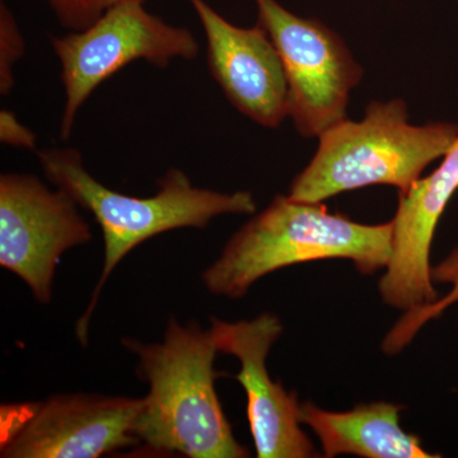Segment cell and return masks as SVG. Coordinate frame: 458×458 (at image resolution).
<instances>
[{
	"label": "cell",
	"instance_id": "obj_1",
	"mask_svg": "<svg viewBox=\"0 0 458 458\" xmlns=\"http://www.w3.org/2000/svg\"><path fill=\"white\" fill-rule=\"evenodd\" d=\"M146 379L137 437L146 450L190 458L249 456L234 438L216 391L212 331L171 318L162 343L125 339Z\"/></svg>",
	"mask_w": 458,
	"mask_h": 458
},
{
	"label": "cell",
	"instance_id": "obj_2",
	"mask_svg": "<svg viewBox=\"0 0 458 458\" xmlns=\"http://www.w3.org/2000/svg\"><path fill=\"white\" fill-rule=\"evenodd\" d=\"M393 256V222L361 225L322 203L278 195L242 225L204 271L210 293L245 297L267 274L302 262L345 259L361 274L386 269Z\"/></svg>",
	"mask_w": 458,
	"mask_h": 458
},
{
	"label": "cell",
	"instance_id": "obj_3",
	"mask_svg": "<svg viewBox=\"0 0 458 458\" xmlns=\"http://www.w3.org/2000/svg\"><path fill=\"white\" fill-rule=\"evenodd\" d=\"M38 157L47 179L92 214L104 236L105 261L101 276L86 312L75 327V334L83 345L89 342L90 318L102 289L114 267L135 247L165 232L203 229L216 216L252 214L256 210L251 192L225 194L197 188L188 174L177 168H171L158 180L157 194L140 198L102 185L86 170L82 155L74 148L42 149Z\"/></svg>",
	"mask_w": 458,
	"mask_h": 458
},
{
	"label": "cell",
	"instance_id": "obj_4",
	"mask_svg": "<svg viewBox=\"0 0 458 458\" xmlns=\"http://www.w3.org/2000/svg\"><path fill=\"white\" fill-rule=\"evenodd\" d=\"M318 152L292 183L289 197L322 203L342 192L388 185L406 194L428 165L458 138V125H411L403 99L370 102L361 122H342L319 135Z\"/></svg>",
	"mask_w": 458,
	"mask_h": 458
},
{
	"label": "cell",
	"instance_id": "obj_5",
	"mask_svg": "<svg viewBox=\"0 0 458 458\" xmlns=\"http://www.w3.org/2000/svg\"><path fill=\"white\" fill-rule=\"evenodd\" d=\"M62 66L64 108L60 138L68 140L84 102L123 66L144 60L167 68L174 60L198 56L197 38L185 27L170 25L131 0L108 8L86 29L51 38Z\"/></svg>",
	"mask_w": 458,
	"mask_h": 458
},
{
	"label": "cell",
	"instance_id": "obj_6",
	"mask_svg": "<svg viewBox=\"0 0 458 458\" xmlns=\"http://www.w3.org/2000/svg\"><path fill=\"white\" fill-rule=\"evenodd\" d=\"M143 399L60 394L0 406V457L98 458L140 445Z\"/></svg>",
	"mask_w": 458,
	"mask_h": 458
},
{
	"label": "cell",
	"instance_id": "obj_7",
	"mask_svg": "<svg viewBox=\"0 0 458 458\" xmlns=\"http://www.w3.org/2000/svg\"><path fill=\"white\" fill-rule=\"evenodd\" d=\"M259 22L269 32L284 65L289 116L302 137H319L346 119L349 95L363 77L337 33L295 16L276 0H255Z\"/></svg>",
	"mask_w": 458,
	"mask_h": 458
},
{
	"label": "cell",
	"instance_id": "obj_8",
	"mask_svg": "<svg viewBox=\"0 0 458 458\" xmlns=\"http://www.w3.org/2000/svg\"><path fill=\"white\" fill-rule=\"evenodd\" d=\"M78 207L32 174L0 177V265L22 279L38 303L51 301L62 255L92 240Z\"/></svg>",
	"mask_w": 458,
	"mask_h": 458
},
{
	"label": "cell",
	"instance_id": "obj_9",
	"mask_svg": "<svg viewBox=\"0 0 458 458\" xmlns=\"http://www.w3.org/2000/svg\"><path fill=\"white\" fill-rule=\"evenodd\" d=\"M218 352L240 361L236 379L245 388L247 419L259 458L318 457L315 445L301 429L297 393L274 382L267 369L271 346L283 334L278 316L265 312L254 319L225 322L212 319Z\"/></svg>",
	"mask_w": 458,
	"mask_h": 458
},
{
	"label": "cell",
	"instance_id": "obj_10",
	"mask_svg": "<svg viewBox=\"0 0 458 458\" xmlns=\"http://www.w3.org/2000/svg\"><path fill=\"white\" fill-rule=\"evenodd\" d=\"M207 38L210 73L240 113L265 128L289 116V93L282 57L269 32L258 25L234 26L205 0H189Z\"/></svg>",
	"mask_w": 458,
	"mask_h": 458
},
{
	"label": "cell",
	"instance_id": "obj_11",
	"mask_svg": "<svg viewBox=\"0 0 458 458\" xmlns=\"http://www.w3.org/2000/svg\"><path fill=\"white\" fill-rule=\"evenodd\" d=\"M458 190V138L442 164L400 195L393 221V256L379 280L382 301L403 311L438 300L430 250L437 225Z\"/></svg>",
	"mask_w": 458,
	"mask_h": 458
},
{
	"label": "cell",
	"instance_id": "obj_12",
	"mask_svg": "<svg viewBox=\"0 0 458 458\" xmlns=\"http://www.w3.org/2000/svg\"><path fill=\"white\" fill-rule=\"evenodd\" d=\"M403 405L391 403H361L349 411L319 409L301 403L300 420L321 442L325 457L354 454L364 458L441 457L424 450L420 439L400 427Z\"/></svg>",
	"mask_w": 458,
	"mask_h": 458
},
{
	"label": "cell",
	"instance_id": "obj_13",
	"mask_svg": "<svg viewBox=\"0 0 458 458\" xmlns=\"http://www.w3.org/2000/svg\"><path fill=\"white\" fill-rule=\"evenodd\" d=\"M432 279L434 283L450 284V292L432 303L405 311L403 318L388 331L382 343V351L386 354H399L414 340L424 325L439 318L448 307L458 302V247L452 250L447 258L443 259L438 265L432 267Z\"/></svg>",
	"mask_w": 458,
	"mask_h": 458
},
{
	"label": "cell",
	"instance_id": "obj_14",
	"mask_svg": "<svg viewBox=\"0 0 458 458\" xmlns=\"http://www.w3.org/2000/svg\"><path fill=\"white\" fill-rule=\"evenodd\" d=\"M26 53L25 38L7 5H0V93L8 96L14 86V65Z\"/></svg>",
	"mask_w": 458,
	"mask_h": 458
},
{
	"label": "cell",
	"instance_id": "obj_15",
	"mask_svg": "<svg viewBox=\"0 0 458 458\" xmlns=\"http://www.w3.org/2000/svg\"><path fill=\"white\" fill-rule=\"evenodd\" d=\"M123 2L131 0H53L50 4L63 26L72 31H80L98 20L108 8Z\"/></svg>",
	"mask_w": 458,
	"mask_h": 458
},
{
	"label": "cell",
	"instance_id": "obj_16",
	"mask_svg": "<svg viewBox=\"0 0 458 458\" xmlns=\"http://www.w3.org/2000/svg\"><path fill=\"white\" fill-rule=\"evenodd\" d=\"M0 140L9 147L33 150L36 148L35 132L17 119L16 114L9 110L0 113Z\"/></svg>",
	"mask_w": 458,
	"mask_h": 458
},
{
	"label": "cell",
	"instance_id": "obj_17",
	"mask_svg": "<svg viewBox=\"0 0 458 458\" xmlns=\"http://www.w3.org/2000/svg\"><path fill=\"white\" fill-rule=\"evenodd\" d=\"M53 2V0H50V3Z\"/></svg>",
	"mask_w": 458,
	"mask_h": 458
}]
</instances>
